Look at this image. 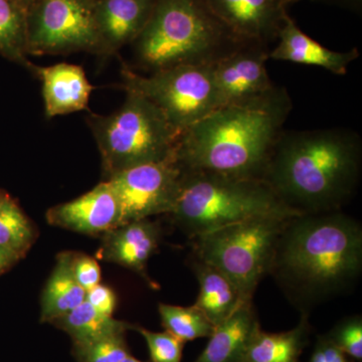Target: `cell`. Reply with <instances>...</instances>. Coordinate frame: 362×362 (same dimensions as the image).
<instances>
[{"instance_id":"21","label":"cell","mask_w":362,"mask_h":362,"mask_svg":"<svg viewBox=\"0 0 362 362\" xmlns=\"http://www.w3.org/2000/svg\"><path fill=\"white\" fill-rule=\"evenodd\" d=\"M71 252H61L40 300V322L52 323L85 301L86 291L71 269Z\"/></svg>"},{"instance_id":"29","label":"cell","mask_w":362,"mask_h":362,"mask_svg":"<svg viewBox=\"0 0 362 362\" xmlns=\"http://www.w3.org/2000/svg\"><path fill=\"white\" fill-rule=\"evenodd\" d=\"M70 262L74 277L86 292L101 283V269L96 259L88 255L71 252Z\"/></svg>"},{"instance_id":"34","label":"cell","mask_w":362,"mask_h":362,"mask_svg":"<svg viewBox=\"0 0 362 362\" xmlns=\"http://www.w3.org/2000/svg\"><path fill=\"white\" fill-rule=\"evenodd\" d=\"M14 1L18 2L20 6H23V8L28 11V9L30 8L37 0H14Z\"/></svg>"},{"instance_id":"26","label":"cell","mask_w":362,"mask_h":362,"mask_svg":"<svg viewBox=\"0 0 362 362\" xmlns=\"http://www.w3.org/2000/svg\"><path fill=\"white\" fill-rule=\"evenodd\" d=\"M73 354L78 362H120L131 354L125 334L110 335L85 344L73 345Z\"/></svg>"},{"instance_id":"23","label":"cell","mask_w":362,"mask_h":362,"mask_svg":"<svg viewBox=\"0 0 362 362\" xmlns=\"http://www.w3.org/2000/svg\"><path fill=\"white\" fill-rule=\"evenodd\" d=\"M37 232L18 202L0 189V249L14 258H25L37 240Z\"/></svg>"},{"instance_id":"36","label":"cell","mask_w":362,"mask_h":362,"mask_svg":"<svg viewBox=\"0 0 362 362\" xmlns=\"http://www.w3.org/2000/svg\"><path fill=\"white\" fill-rule=\"evenodd\" d=\"M120 362H151V361H139V359L135 358L134 356H128L127 357H125V358L122 359Z\"/></svg>"},{"instance_id":"16","label":"cell","mask_w":362,"mask_h":362,"mask_svg":"<svg viewBox=\"0 0 362 362\" xmlns=\"http://www.w3.org/2000/svg\"><path fill=\"white\" fill-rule=\"evenodd\" d=\"M156 0H96L95 18L101 54L133 44L146 25Z\"/></svg>"},{"instance_id":"18","label":"cell","mask_w":362,"mask_h":362,"mask_svg":"<svg viewBox=\"0 0 362 362\" xmlns=\"http://www.w3.org/2000/svg\"><path fill=\"white\" fill-rule=\"evenodd\" d=\"M189 266L199 285L194 304L214 326L225 321L245 302L235 286L216 267L192 254Z\"/></svg>"},{"instance_id":"3","label":"cell","mask_w":362,"mask_h":362,"mask_svg":"<svg viewBox=\"0 0 362 362\" xmlns=\"http://www.w3.org/2000/svg\"><path fill=\"white\" fill-rule=\"evenodd\" d=\"M361 136L349 128L283 131L263 180L300 214L341 211L358 189Z\"/></svg>"},{"instance_id":"30","label":"cell","mask_w":362,"mask_h":362,"mask_svg":"<svg viewBox=\"0 0 362 362\" xmlns=\"http://www.w3.org/2000/svg\"><path fill=\"white\" fill-rule=\"evenodd\" d=\"M85 301L104 315L113 316L116 310L115 292L108 286L102 285L101 283L86 292Z\"/></svg>"},{"instance_id":"28","label":"cell","mask_w":362,"mask_h":362,"mask_svg":"<svg viewBox=\"0 0 362 362\" xmlns=\"http://www.w3.org/2000/svg\"><path fill=\"white\" fill-rule=\"evenodd\" d=\"M326 335L345 356L354 361H362V318L361 315L343 319Z\"/></svg>"},{"instance_id":"22","label":"cell","mask_w":362,"mask_h":362,"mask_svg":"<svg viewBox=\"0 0 362 362\" xmlns=\"http://www.w3.org/2000/svg\"><path fill=\"white\" fill-rule=\"evenodd\" d=\"M51 324L65 331L73 340V345L85 344L110 335L125 334L126 331L133 328L132 324L100 313L87 301Z\"/></svg>"},{"instance_id":"24","label":"cell","mask_w":362,"mask_h":362,"mask_svg":"<svg viewBox=\"0 0 362 362\" xmlns=\"http://www.w3.org/2000/svg\"><path fill=\"white\" fill-rule=\"evenodd\" d=\"M0 56L28 71L33 66L26 44V11L14 0H0Z\"/></svg>"},{"instance_id":"27","label":"cell","mask_w":362,"mask_h":362,"mask_svg":"<svg viewBox=\"0 0 362 362\" xmlns=\"http://www.w3.org/2000/svg\"><path fill=\"white\" fill-rule=\"evenodd\" d=\"M132 329L142 335L148 347L151 362H181L182 361L185 342L177 339L173 334L163 332H154L141 326L133 325Z\"/></svg>"},{"instance_id":"15","label":"cell","mask_w":362,"mask_h":362,"mask_svg":"<svg viewBox=\"0 0 362 362\" xmlns=\"http://www.w3.org/2000/svg\"><path fill=\"white\" fill-rule=\"evenodd\" d=\"M30 71L42 82L47 118L87 110L94 87L82 66L68 63L51 66H37L33 64Z\"/></svg>"},{"instance_id":"7","label":"cell","mask_w":362,"mask_h":362,"mask_svg":"<svg viewBox=\"0 0 362 362\" xmlns=\"http://www.w3.org/2000/svg\"><path fill=\"white\" fill-rule=\"evenodd\" d=\"M290 218L258 216L202 233L190 240L192 254L225 274L242 299L252 302L259 283L268 276L276 243Z\"/></svg>"},{"instance_id":"1","label":"cell","mask_w":362,"mask_h":362,"mask_svg":"<svg viewBox=\"0 0 362 362\" xmlns=\"http://www.w3.org/2000/svg\"><path fill=\"white\" fill-rule=\"evenodd\" d=\"M362 274V226L342 211L291 216L279 235L271 276L300 314L349 294Z\"/></svg>"},{"instance_id":"32","label":"cell","mask_w":362,"mask_h":362,"mask_svg":"<svg viewBox=\"0 0 362 362\" xmlns=\"http://www.w3.org/2000/svg\"><path fill=\"white\" fill-rule=\"evenodd\" d=\"M18 259L11 254L0 249V275L4 272L8 271L13 265L18 263Z\"/></svg>"},{"instance_id":"11","label":"cell","mask_w":362,"mask_h":362,"mask_svg":"<svg viewBox=\"0 0 362 362\" xmlns=\"http://www.w3.org/2000/svg\"><path fill=\"white\" fill-rule=\"evenodd\" d=\"M270 47L247 44L213 64L220 107L263 94L274 87L266 63Z\"/></svg>"},{"instance_id":"6","label":"cell","mask_w":362,"mask_h":362,"mask_svg":"<svg viewBox=\"0 0 362 362\" xmlns=\"http://www.w3.org/2000/svg\"><path fill=\"white\" fill-rule=\"evenodd\" d=\"M101 154L106 178L175 156L180 133L146 98L126 90L122 106L109 115L87 118Z\"/></svg>"},{"instance_id":"10","label":"cell","mask_w":362,"mask_h":362,"mask_svg":"<svg viewBox=\"0 0 362 362\" xmlns=\"http://www.w3.org/2000/svg\"><path fill=\"white\" fill-rule=\"evenodd\" d=\"M182 176L183 169L175 156L106 178L120 207L121 226L160 214L168 216L180 194Z\"/></svg>"},{"instance_id":"20","label":"cell","mask_w":362,"mask_h":362,"mask_svg":"<svg viewBox=\"0 0 362 362\" xmlns=\"http://www.w3.org/2000/svg\"><path fill=\"white\" fill-rule=\"evenodd\" d=\"M309 317L310 314H300L296 327L285 332H265L259 326L240 362H300L310 333Z\"/></svg>"},{"instance_id":"13","label":"cell","mask_w":362,"mask_h":362,"mask_svg":"<svg viewBox=\"0 0 362 362\" xmlns=\"http://www.w3.org/2000/svg\"><path fill=\"white\" fill-rule=\"evenodd\" d=\"M45 218L51 226L89 235H103L121 226L120 207L106 180L73 201L51 207Z\"/></svg>"},{"instance_id":"2","label":"cell","mask_w":362,"mask_h":362,"mask_svg":"<svg viewBox=\"0 0 362 362\" xmlns=\"http://www.w3.org/2000/svg\"><path fill=\"white\" fill-rule=\"evenodd\" d=\"M293 110L285 87L220 107L180 133L175 159L192 173L263 180Z\"/></svg>"},{"instance_id":"8","label":"cell","mask_w":362,"mask_h":362,"mask_svg":"<svg viewBox=\"0 0 362 362\" xmlns=\"http://www.w3.org/2000/svg\"><path fill=\"white\" fill-rule=\"evenodd\" d=\"M125 90L148 99L181 133L220 108L211 65H181L142 76L123 64Z\"/></svg>"},{"instance_id":"25","label":"cell","mask_w":362,"mask_h":362,"mask_svg":"<svg viewBox=\"0 0 362 362\" xmlns=\"http://www.w3.org/2000/svg\"><path fill=\"white\" fill-rule=\"evenodd\" d=\"M159 316L164 329L182 342L209 338L213 334V323L197 306L158 304Z\"/></svg>"},{"instance_id":"33","label":"cell","mask_w":362,"mask_h":362,"mask_svg":"<svg viewBox=\"0 0 362 362\" xmlns=\"http://www.w3.org/2000/svg\"><path fill=\"white\" fill-rule=\"evenodd\" d=\"M334 1L339 2V4L349 6L350 8L358 9L361 7L362 0H334Z\"/></svg>"},{"instance_id":"17","label":"cell","mask_w":362,"mask_h":362,"mask_svg":"<svg viewBox=\"0 0 362 362\" xmlns=\"http://www.w3.org/2000/svg\"><path fill=\"white\" fill-rule=\"evenodd\" d=\"M277 45L269 52V59L322 68L337 76L347 73L349 66L359 58L358 49L331 51L300 30L291 16H286L279 32Z\"/></svg>"},{"instance_id":"31","label":"cell","mask_w":362,"mask_h":362,"mask_svg":"<svg viewBox=\"0 0 362 362\" xmlns=\"http://www.w3.org/2000/svg\"><path fill=\"white\" fill-rule=\"evenodd\" d=\"M308 362H350L349 357L338 349L327 335H321L317 339L315 347Z\"/></svg>"},{"instance_id":"35","label":"cell","mask_w":362,"mask_h":362,"mask_svg":"<svg viewBox=\"0 0 362 362\" xmlns=\"http://www.w3.org/2000/svg\"><path fill=\"white\" fill-rule=\"evenodd\" d=\"M279 1H280L281 4H282L283 6H284L286 8H287V7L290 6V4H297V2L303 1V0H279Z\"/></svg>"},{"instance_id":"5","label":"cell","mask_w":362,"mask_h":362,"mask_svg":"<svg viewBox=\"0 0 362 362\" xmlns=\"http://www.w3.org/2000/svg\"><path fill=\"white\" fill-rule=\"evenodd\" d=\"M301 214L281 201L263 180L183 170L171 220L190 240L252 218Z\"/></svg>"},{"instance_id":"4","label":"cell","mask_w":362,"mask_h":362,"mask_svg":"<svg viewBox=\"0 0 362 362\" xmlns=\"http://www.w3.org/2000/svg\"><path fill=\"white\" fill-rule=\"evenodd\" d=\"M247 44L223 25L204 0H156L133 42L136 58L153 71L181 65H213Z\"/></svg>"},{"instance_id":"19","label":"cell","mask_w":362,"mask_h":362,"mask_svg":"<svg viewBox=\"0 0 362 362\" xmlns=\"http://www.w3.org/2000/svg\"><path fill=\"white\" fill-rule=\"evenodd\" d=\"M259 322L252 302L244 303L214 327L206 349L194 362H240Z\"/></svg>"},{"instance_id":"14","label":"cell","mask_w":362,"mask_h":362,"mask_svg":"<svg viewBox=\"0 0 362 362\" xmlns=\"http://www.w3.org/2000/svg\"><path fill=\"white\" fill-rule=\"evenodd\" d=\"M161 235L160 226L150 218L125 223L102 235L101 258L135 272L152 286L147 264L158 250Z\"/></svg>"},{"instance_id":"9","label":"cell","mask_w":362,"mask_h":362,"mask_svg":"<svg viewBox=\"0 0 362 362\" xmlns=\"http://www.w3.org/2000/svg\"><path fill=\"white\" fill-rule=\"evenodd\" d=\"M96 0H37L26 11L28 56L101 54Z\"/></svg>"},{"instance_id":"12","label":"cell","mask_w":362,"mask_h":362,"mask_svg":"<svg viewBox=\"0 0 362 362\" xmlns=\"http://www.w3.org/2000/svg\"><path fill=\"white\" fill-rule=\"evenodd\" d=\"M209 11L233 35L270 47L288 16L279 0H204Z\"/></svg>"}]
</instances>
